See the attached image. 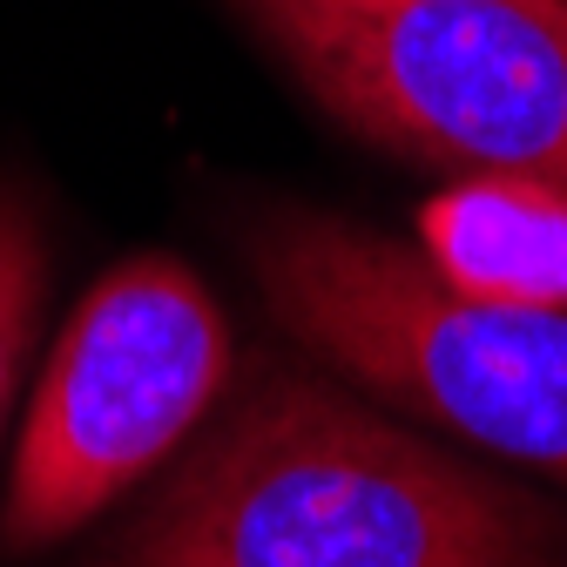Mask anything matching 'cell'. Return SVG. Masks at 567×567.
I'll return each instance as SVG.
<instances>
[{"label": "cell", "instance_id": "cell-5", "mask_svg": "<svg viewBox=\"0 0 567 567\" xmlns=\"http://www.w3.org/2000/svg\"><path fill=\"white\" fill-rule=\"evenodd\" d=\"M34 305H41V224L14 189H0V425H8V399L28 359Z\"/></svg>", "mask_w": 567, "mask_h": 567}, {"label": "cell", "instance_id": "cell-3", "mask_svg": "<svg viewBox=\"0 0 567 567\" xmlns=\"http://www.w3.org/2000/svg\"><path fill=\"white\" fill-rule=\"evenodd\" d=\"M365 142L567 196V0H237Z\"/></svg>", "mask_w": 567, "mask_h": 567}, {"label": "cell", "instance_id": "cell-1", "mask_svg": "<svg viewBox=\"0 0 567 567\" xmlns=\"http://www.w3.org/2000/svg\"><path fill=\"white\" fill-rule=\"evenodd\" d=\"M82 567H567V514L305 372H257Z\"/></svg>", "mask_w": 567, "mask_h": 567}, {"label": "cell", "instance_id": "cell-4", "mask_svg": "<svg viewBox=\"0 0 567 567\" xmlns=\"http://www.w3.org/2000/svg\"><path fill=\"white\" fill-rule=\"evenodd\" d=\"M230 379V324L209 291L169 257L109 270L68 318L28 433L0 540L8 554L54 547L109 501L156 473Z\"/></svg>", "mask_w": 567, "mask_h": 567}, {"label": "cell", "instance_id": "cell-2", "mask_svg": "<svg viewBox=\"0 0 567 567\" xmlns=\"http://www.w3.org/2000/svg\"><path fill=\"white\" fill-rule=\"evenodd\" d=\"M250 270L270 318L399 412L567 480V298H514L318 209H264Z\"/></svg>", "mask_w": 567, "mask_h": 567}]
</instances>
